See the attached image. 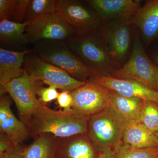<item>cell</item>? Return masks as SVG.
I'll use <instances>...</instances> for the list:
<instances>
[{
    "label": "cell",
    "instance_id": "cell-17",
    "mask_svg": "<svg viewBox=\"0 0 158 158\" xmlns=\"http://www.w3.org/2000/svg\"><path fill=\"white\" fill-rule=\"evenodd\" d=\"M35 50L15 52L0 48V85L3 86L25 73L22 68L26 55Z\"/></svg>",
    "mask_w": 158,
    "mask_h": 158
},
{
    "label": "cell",
    "instance_id": "cell-19",
    "mask_svg": "<svg viewBox=\"0 0 158 158\" xmlns=\"http://www.w3.org/2000/svg\"><path fill=\"white\" fill-rule=\"evenodd\" d=\"M144 101L126 97L113 91L110 98V109L126 122H138Z\"/></svg>",
    "mask_w": 158,
    "mask_h": 158
},
{
    "label": "cell",
    "instance_id": "cell-6",
    "mask_svg": "<svg viewBox=\"0 0 158 158\" xmlns=\"http://www.w3.org/2000/svg\"><path fill=\"white\" fill-rule=\"evenodd\" d=\"M33 80L26 72L21 76L13 79L1 86V96L8 93L15 105L22 121L28 127L33 114L40 102L37 97L38 83Z\"/></svg>",
    "mask_w": 158,
    "mask_h": 158
},
{
    "label": "cell",
    "instance_id": "cell-33",
    "mask_svg": "<svg viewBox=\"0 0 158 158\" xmlns=\"http://www.w3.org/2000/svg\"><path fill=\"white\" fill-rule=\"evenodd\" d=\"M156 135L158 139V132L156 133Z\"/></svg>",
    "mask_w": 158,
    "mask_h": 158
},
{
    "label": "cell",
    "instance_id": "cell-31",
    "mask_svg": "<svg viewBox=\"0 0 158 158\" xmlns=\"http://www.w3.org/2000/svg\"><path fill=\"white\" fill-rule=\"evenodd\" d=\"M115 152L112 150L99 151L97 158H114Z\"/></svg>",
    "mask_w": 158,
    "mask_h": 158
},
{
    "label": "cell",
    "instance_id": "cell-23",
    "mask_svg": "<svg viewBox=\"0 0 158 158\" xmlns=\"http://www.w3.org/2000/svg\"><path fill=\"white\" fill-rule=\"evenodd\" d=\"M138 122L152 132L158 133V104L144 101Z\"/></svg>",
    "mask_w": 158,
    "mask_h": 158
},
{
    "label": "cell",
    "instance_id": "cell-32",
    "mask_svg": "<svg viewBox=\"0 0 158 158\" xmlns=\"http://www.w3.org/2000/svg\"><path fill=\"white\" fill-rule=\"evenodd\" d=\"M154 61L156 65H158V52L155 55L153 58Z\"/></svg>",
    "mask_w": 158,
    "mask_h": 158
},
{
    "label": "cell",
    "instance_id": "cell-30",
    "mask_svg": "<svg viewBox=\"0 0 158 158\" xmlns=\"http://www.w3.org/2000/svg\"><path fill=\"white\" fill-rule=\"evenodd\" d=\"M24 148L19 146L15 147L3 153L4 158H25L23 151Z\"/></svg>",
    "mask_w": 158,
    "mask_h": 158
},
{
    "label": "cell",
    "instance_id": "cell-20",
    "mask_svg": "<svg viewBox=\"0 0 158 158\" xmlns=\"http://www.w3.org/2000/svg\"><path fill=\"white\" fill-rule=\"evenodd\" d=\"M57 137L49 133L41 134L24 148L25 158H55Z\"/></svg>",
    "mask_w": 158,
    "mask_h": 158
},
{
    "label": "cell",
    "instance_id": "cell-8",
    "mask_svg": "<svg viewBox=\"0 0 158 158\" xmlns=\"http://www.w3.org/2000/svg\"><path fill=\"white\" fill-rule=\"evenodd\" d=\"M57 11L77 35L98 31L103 26L98 15L86 1L59 0Z\"/></svg>",
    "mask_w": 158,
    "mask_h": 158
},
{
    "label": "cell",
    "instance_id": "cell-22",
    "mask_svg": "<svg viewBox=\"0 0 158 158\" xmlns=\"http://www.w3.org/2000/svg\"><path fill=\"white\" fill-rule=\"evenodd\" d=\"M59 0H30L24 22L34 20L57 11Z\"/></svg>",
    "mask_w": 158,
    "mask_h": 158
},
{
    "label": "cell",
    "instance_id": "cell-24",
    "mask_svg": "<svg viewBox=\"0 0 158 158\" xmlns=\"http://www.w3.org/2000/svg\"><path fill=\"white\" fill-rule=\"evenodd\" d=\"M158 148H137L122 143L115 151L114 158H158Z\"/></svg>",
    "mask_w": 158,
    "mask_h": 158
},
{
    "label": "cell",
    "instance_id": "cell-3",
    "mask_svg": "<svg viewBox=\"0 0 158 158\" xmlns=\"http://www.w3.org/2000/svg\"><path fill=\"white\" fill-rule=\"evenodd\" d=\"M125 122L108 108L89 116L87 135L98 151L115 152L123 143Z\"/></svg>",
    "mask_w": 158,
    "mask_h": 158
},
{
    "label": "cell",
    "instance_id": "cell-28",
    "mask_svg": "<svg viewBox=\"0 0 158 158\" xmlns=\"http://www.w3.org/2000/svg\"><path fill=\"white\" fill-rule=\"evenodd\" d=\"M57 101L59 107L62 108L63 110L68 111L72 109L73 100L70 91L63 90L59 93Z\"/></svg>",
    "mask_w": 158,
    "mask_h": 158
},
{
    "label": "cell",
    "instance_id": "cell-9",
    "mask_svg": "<svg viewBox=\"0 0 158 158\" xmlns=\"http://www.w3.org/2000/svg\"><path fill=\"white\" fill-rule=\"evenodd\" d=\"M25 71L34 81L48 86L71 91L85 85L61 69L43 60L39 56H31L25 60Z\"/></svg>",
    "mask_w": 158,
    "mask_h": 158
},
{
    "label": "cell",
    "instance_id": "cell-29",
    "mask_svg": "<svg viewBox=\"0 0 158 158\" xmlns=\"http://www.w3.org/2000/svg\"><path fill=\"white\" fill-rule=\"evenodd\" d=\"M15 145L9 137L2 133L0 134V154L6 152ZM16 147V146H15Z\"/></svg>",
    "mask_w": 158,
    "mask_h": 158
},
{
    "label": "cell",
    "instance_id": "cell-18",
    "mask_svg": "<svg viewBox=\"0 0 158 158\" xmlns=\"http://www.w3.org/2000/svg\"><path fill=\"white\" fill-rule=\"evenodd\" d=\"M123 143L134 148H158L156 134L139 122H125Z\"/></svg>",
    "mask_w": 158,
    "mask_h": 158
},
{
    "label": "cell",
    "instance_id": "cell-25",
    "mask_svg": "<svg viewBox=\"0 0 158 158\" xmlns=\"http://www.w3.org/2000/svg\"><path fill=\"white\" fill-rule=\"evenodd\" d=\"M57 88L53 86H50L47 88L40 87L38 85L37 88V95L39 96L38 99L41 103H47L57 99L59 92L57 90Z\"/></svg>",
    "mask_w": 158,
    "mask_h": 158
},
{
    "label": "cell",
    "instance_id": "cell-5",
    "mask_svg": "<svg viewBox=\"0 0 158 158\" xmlns=\"http://www.w3.org/2000/svg\"><path fill=\"white\" fill-rule=\"evenodd\" d=\"M112 77L130 79L140 82L158 92V67L153 63L145 52L141 38L135 37L129 59Z\"/></svg>",
    "mask_w": 158,
    "mask_h": 158
},
{
    "label": "cell",
    "instance_id": "cell-26",
    "mask_svg": "<svg viewBox=\"0 0 158 158\" xmlns=\"http://www.w3.org/2000/svg\"><path fill=\"white\" fill-rule=\"evenodd\" d=\"M17 0H0V21H12Z\"/></svg>",
    "mask_w": 158,
    "mask_h": 158
},
{
    "label": "cell",
    "instance_id": "cell-14",
    "mask_svg": "<svg viewBox=\"0 0 158 158\" xmlns=\"http://www.w3.org/2000/svg\"><path fill=\"white\" fill-rule=\"evenodd\" d=\"M11 98L4 95L0 99V131L9 137L16 147L30 136L28 127L15 116L11 109Z\"/></svg>",
    "mask_w": 158,
    "mask_h": 158
},
{
    "label": "cell",
    "instance_id": "cell-1",
    "mask_svg": "<svg viewBox=\"0 0 158 158\" xmlns=\"http://www.w3.org/2000/svg\"><path fill=\"white\" fill-rule=\"evenodd\" d=\"M89 116L72 109L56 110L40 103L32 116L28 128L30 136L37 138L49 133L63 138L87 134Z\"/></svg>",
    "mask_w": 158,
    "mask_h": 158
},
{
    "label": "cell",
    "instance_id": "cell-15",
    "mask_svg": "<svg viewBox=\"0 0 158 158\" xmlns=\"http://www.w3.org/2000/svg\"><path fill=\"white\" fill-rule=\"evenodd\" d=\"M99 152L87 134L57 138L55 158H97Z\"/></svg>",
    "mask_w": 158,
    "mask_h": 158
},
{
    "label": "cell",
    "instance_id": "cell-2",
    "mask_svg": "<svg viewBox=\"0 0 158 158\" xmlns=\"http://www.w3.org/2000/svg\"><path fill=\"white\" fill-rule=\"evenodd\" d=\"M66 42L91 71L93 77L112 76L116 71L109 55L102 28L83 35L75 34Z\"/></svg>",
    "mask_w": 158,
    "mask_h": 158
},
{
    "label": "cell",
    "instance_id": "cell-35",
    "mask_svg": "<svg viewBox=\"0 0 158 158\" xmlns=\"http://www.w3.org/2000/svg\"></svg>",
    "mask_w": 158,
    "mask_h": 158
},
{
    "label": "cell",
    "instance_id": "cell-34",
    "mask_svg": "<svg viewBox=\"0 0 158 158\" xmlns=\"http://www.w3.org/2000/svg\"></svg>",
    "mask_w": 158,
    "mask_h": 158
},
{
    "label": "cell",
    "instance_id": "cell-11",
    "mask_svg": "<svg viewBox=\"0 0 158 158\" xmlns=\"http://www.w3.org/2000/svg\"><path fill=\"white\" fill-rule=\"evenodd\" d=\"M113 91L104 86L87 81L85 85L70 91L73 98L72 109L89 116L110 107Z\"/></svg>",
    "mask_w": 158,
    "mask_h": 158
},
{
    "label": "cell",
    "instance_id": "cell-27",
    "mask_svg": "<svg viewBox=\"0 0 158 158\" xmlns=\"http://www.w3.org/2000/svg\"><path fill=\"white\" fill-rule=\"evenodd\" d=\"M30 0H17L12 21L23 23L25 18Z\"/></svg>",
    "mask_w": 158,
    "mask_h": 158
},
{
    "label": "cell",
    "instance_id": "cell-7",
    "mask_svg": "<svg viewBox=\"0 0 158 158\" xmlns=\"http://www.w3.org/2000/svg\"><path fill=\"white\" fill-rule=\"evenodd\" d=\"M75 34L58 11L29 23L25 31L28 44H34L44 41H66Z\"/></svg>",
    "mask_w": 158,
    "mask_h": 158
},
{
    "label": "cell",
    "instance_id": "cell-12",
    "mask_svg": "<svg viewBox=\"0 0 158 158\" xmlns=\"http://www.w3.org/2000/svg\"><path fill=\"white\" fill-rule=\"evenodd\" d=\"M87 81L95 82L122 96L149 101L158 104V92L140 82L130 79L112 76H95Z\"/></svg>",
    "mask_w": 158,
    "mask_h": 158
},
{
    "label": "cell",
    "instance_id": "cell-10",
    "mask_svg": "<svg viewBox=\"0 0 158 158\" xmlns=\"http://www.w3.org/2000/svg\"><path fill=\"white\" fill-rule=\"evenodd\" d=\"M131 19L104 24L102 28L109 55L116 69L123 66L128 56L131 41Z\"/></svg>",
    "mask_w": 158,
    "mask_h": 158
},
{
    "label": "cell",
    "instance_id": "cell-21",
    "mask_svg": "<svg viewBox=\"0 0 158 158\" xmlns=\"http://www.w3.org/2000/svg\"><path fill=\"white\" fill-rule=\"evenodd\" d=\"M29 23H17L5 19L0 22L1 45L12 46L27 44L26 28Z\"/></svg>",
    "mask_w": 158,
    "mask_h": 158
},
{
    "label": "cell",
    "instance_id": "cell-16",
    "mask_svg": "<svg viewBox=\"0 0 158 158\" xmlns=\"http://www.w3.org/2000/svg\"><path fill=\"white\" fill-rule=\"evenodd\" d=\"M138 27L145 44L158 38V0H149L137 10L131 18Z\"/></svg>",
    "mask_w": 158,
    "mask_h": 158
},
{
    "label": "cell",
    "instance_id": "cell-13",
    "mask_svg": "<svg viewBox=\"0 0 158 158\" xmlns=\"http://www.w3.org/2000/svg\"><path fill=\"white\" fill-rule=\"evenodd\" d=\"M103 24L131 18L141 7L138 0H87Z\"/></svg>",
    "mask_w": 158,
    "mask_h": 158
},
{
    "label": "cell",
    "instance_id": "cell-4",
    "mask_svg": "<svg viewBox=\"0 0 158 158\" xmlns=\"http://www.w3.org/2000/svg\"><path fill=\"white\" fill-rule=\"evenodd\" d=\"M35 45L38 56L66 72L74 78L86 82L93 74L69 47L66 41H44Z\"/></svg>",
    "mask_w": 158,
    "mask_h": 158
}]
</instances>
